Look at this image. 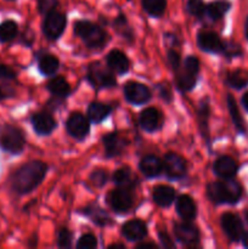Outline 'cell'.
<instances>
[{
  "instance_id": "6da1fadb",
  "label": "cell",
  "mask_w": 248,
  "mask_h": 249,
  "mask_svg": "<svg viewBox=\"0 0 248 249\" xmlns=\"http://www.w3.org/2000/svg\"><path fill=\"white\" fill-rule=\"evenodd\" d=\"M45 163L40 160H32L19 167L10 178L11 190L17 195H26L39 186L45 178Z\"/></svg>"
},
{
  "instance_id": "7a4b0ae2",
  "label": "cell",
  "mask_w": 248,
  "mask_h": 249,
  "mask_svg": "<svg viewBox=\"0 0 248 249\" xmlns=\"http://www.w3.org/2000/svg\"><path fill=\"white\" fill-rule=\"evenodd\" d=\"M209 199L216 204H233L242 196V189L236 181L225 179V181L212 182L207 187Z\"/></svg>"
},
{
  "instance_id": "3957f363",
  "label": "cell",
  "mask_w": 248,
  "mask_h": 249,
  "mask_svg": "<svg viewBox=\"0 0 248 249\" xmlns=\"http://www.w3.org/2000/svg\"><path fill=\"white\" fill-rule=\"evenodd\" d=\"M74 33L85 45L92 49H100L107 43V34L97 24L89 21H77L74 23Z\"/></svg>"
},
{
  "instance_id": "277c9868",
  "label": "cell",
  "mask_w": 248,
  "mask_h": 249,
  "mask_svg": "<svg viewBox=\"0 0 248 249\" xmlns=\"http://www.w3.org/2000/svg\"><path fill=\"white\" fill-rule=\"evenodd\" d=\"M26 139L23 131L12 124L0 128V148L10 155H19L24 150Z\"/></svg>"
},
{
  "instance_id": "5b68a950",
  "label": "cell",
  "mask_w": 248,
  "mask_h": 249,
  "mask_svg": "<svg viewBox=\"0 0 248 249\" xmlns=\"http://www.w3.org/2000/svg\"><path fill=\"white\" fill-rule=\"evenodd\" d=\"M199 71V61L195 56H189L184 61L182 67L177 71V85L181 91H189L196 84L197 73Z\"/></svg>"
},
{
  "instance_id": "8992f818",
  "label": "cell",
  "mask_w": 248,
  "mask_h": 249,
  "mask_svg": "<svg viewBox=\"0 0 248 249\" xmlns=\"http://www.w3.org/2000/svg\"><path fill=\"white\" fill-rule=\"evenodd\" d=\"M109 206L117 213H126L134 204V196L131 189L118 187L109 194Z\"/></svg>"
},
{
  "instance_id": "52a82bcc",
  "label": "cell",
  "mask_w": 248,
  "mask_h": 249,
  "mask_svg": "<svg viewBox=\"0 0 248 249\" xmlns=\"http://www.w3.org/2000/svg\"><path fill=\"white\" fill-rule=\"evenodd\" d=\"M66 17L61 12L53 11L46 15V18L43 24L44 36L50 40H56L60 38L66 27Z\"/></svg>"
},
{
  "instance_id": "ba28073f",
  "label": "cell",
  "mask_w": 248,
  "mask_h": 249,
  "mask_svg": "<svg viewBox=\"0 0 248 249\" xmlns=\"http://www.w3.org/2000/svg\"><path fill=\"white\" fill-rule=\"evenodd\" d=\"M88 80L95 88H112L116 85V79L113 75L105 70L99 62L91 63L88 68Z\"/></svg>"
},
{
  "instance_id": "9c48e42d",
  "label": "cell",
  "mask_w": 248,
  "mask_h": 249,
  "mask_svg": "<svg viewBox=\"0 0 248 249\" xmlns=\"http://www.w3.org/2000/svg\"><path fill=\"white\" fill-rule=\"evenodd\" d=\"M163 170L170 179H180L186 174V162L181 156L169 152L163 158Z\"/></svg>"
},
{
  "instance_id": "30bf717a",
  "label": "cell",
  "mask_w": 248,
  "mask_h": 249,
  "mask_svg": "<svg viewBox=\"0 0 248 249\" xmlns=\"http://www.w3.org/2000/svg\"><path fill=\"white\" fill-rule=\"evenodd\" d=\"M221 228L229 240L237 242L243 237V225L241 219L232 213H225L221 216Z\"/></svg>"
},
{
  "instance_id": "8fae6325",
  "label": "cell",
  "mask_w": 248,
  "mask_h": 249,
  "mask_svg": "<svg viewBox=\"0 0 248 249\" xmlns=\"http://www.w3.org/2000/svg\"><path fill=\"white\" fill-rule=\"evenodd\" d=\"M124 96L126 101L134 105H141L151 99V91L146 85L138 82H129L124 87Z\"/></svg>"
},
{
  "instance_id": "7c38bea8",
  "label": "cell",
  "mask_w": 248,
  "mask_h": 249,
  "mask_svg": "<svg viewBox=\"0 0 248 249\" xmlns=\"http://www.w3.org/2000/svg\"><path fill=\"white\" fill-rule=\"evenodd\" d=\"M67 133L77 140H83L89 134V121L82 113H73L66 123Z\"/></svg>"
},
{
  "instance_id": "4fadbf2b",
  "label": "cell",
  "mask_w": 248,
  "mask_h": 249,
  "mask_svg": "<svg viewBox=\"0 0 248 249\" xmlns=\"http://www.w3.org/2000/svg\"><path fill=\"white\" fill-rule=\"evenodd\" d=\"M197 43L201 50L206 53H223L224 43L220 40L218 34L211 31H202L198 33L197 36Z\"/></svg>"
},
{
  "instance_id": "5bb4252c",
  "label": "cell",
  "mask_w": 248,
  "mask_h": 249,
  "mask_svg": "<svg viewBox=\"0 0 248 249\" xmlns=\"http://www.w3.org/2000/svg\"><path fill=\"white\" fill-rule=\"evenodd\" d=\"M174 233L177 241L186 246L195 245L198 242L199 232L196 226L190 223H177L174 226Z\"/></svg>"
},
{
  "instance_id": "9a60e30c",
  "label": "cell",
  "mask_w": 248,
  "mask_h": 249,
  "mask_svg": "<svg viewBox=\"0 0 248 249\" xmlns=\"http://www.w3.org/2000/svg\"><path fill=\"white\" fill-rule=\"evenodd\" d=\"M32 125H33L34 131L38 135H49V134L53 133L57 124H56V121L51 114L40 112V113H35L32 117Z\"/></svg>"
},
{
  "instance_id": "2e32d148",
  "label": "cell",
  "mask_w": 248,
  "mask_h": 249,
  "mask_svg": "<svg viewBox=\"0 0 248 249\" xmlns=\"http://www.w3.org/2000/svg\"><path fill=\"white\" fill-rule=\"evenodd\" d=\"M122 233L124 237L131 242L143 240L147 235V228L141 220H130L125 223L122 228Z\"/></svg>"
},
{
  "instance_id": "e0dca14e",
  "label": "cell",
  "mask_w": 248,
  "mask_h": 249,
  "mask_svg": "<svg viewBox=\"0 0 248 249\" xmlns=\"http://www.w3.org/2000/svg\"><path fill=\"white\" fill-rule=\"evenodd\" d=\"M213 170L221 179H231L237 173V164L229 156H223L218 158L213 165Z\"/></svg>"
},
{
  "instance_id": "ac0fdd59",
  "label": "cell",
  "mask_w": 248,
  "mask_h": 249,
  "mask_svg": "<svg viewBox=\"0 0 248 249\" xmlns=\"http://www.w3.org/2000/svg\"><path fill=\"white\" fill-rule=\"evenodd\" d=\"M102 141H104L107 157H117V156H119L123 152L124 147L126 145V141L117 133L107 134L106 136H104Z\"/></svg>"
},
{
  "instance_id": "d6986e66",
  "label": "cell",
  "mask_w": 248,
  "mask_h": 249,
  "mask_svg": "<svg viewBox=\"0 0 248 249\" xmlns=\"http://www.w3.org/2000/svg\"><path fill=\"white\" fill-rule=\"evenodd\" d=\"M107 65L112 72L117 74H124L129 70V60L125 53L119 50H112L107 55Z\"/></svg>"
},
{
  "instance_id": "ffe728a7",
  "label": "cell",
  "mask_w": 248,
  "mask_h": 249,
  "mask_svg": "<svg viewBox=\"0 0 248 249\" xmlns=\"http://www.w3.org/2000/svg\"><path fill=\"white\" fill-rule=\"evenodd\" d=\"M177 212L184 220H194L197 214V207L194 199L187 195H182L177 201Z\"/></svg>"
},
{
  "instance_id": "44dd1931",
  "label": "cell",
  "mask_w": 248,
  "mask_h": 249,
  "mask_svg": "<svg viewBox=\"0 0 248 249\" xmlns=\"http://www.w3.org/2000/svg\"><path fill=\"white\" fill-rule=\"evenodd\" d=\"M140 170L147 178L158 177L163 170V162L156 156H145L140 162Z\"/></svg>"
},
{
  "instance_id": "7402d4cb",
  "label": "cell",
  "mask_w": 248,
  "mask_h": 249,
  "mask_svg": "<svg viewBox=\"0 0 248 249\" xmlns=\"http://www.w3.org/2000/svg\"><path fill=\"white\" fill-rule=\"evenodd\" d=\"M160 124V114L153 107L143 109L140 114V125L146 131H155Z\"/></svg>"
},
{
  "instance_id": "603a6c76",
  "label": "cell",
  "mask_w": 248,
  "mask_h": 249,
  "mask_svg": "<svg viewBox=\"0 0 248 249\" xmlns=\"http://www.w3.org/2000/svg\"><path fill=\"white\" fill-rule=\"evenodd\" d=\"M153 201L159 207H168L173 203L175 198V190L167 185H160L153 189Z\"/></svg>"
},
{
  "instance_id": "cb8c5ba5",
  "label": "cell",
  "mask_w": 248,
  "mask_h": 249,
  "mask_svg": "<svg viewBox=\"0 0 248 249\" xmlns=\"http://www.w3.org/2000/svg\"><path fill=\"white\" fill-rule=\"evenodd\" d=\"M111 106L108 105L101 104V102H92L88 108V114H89L90 121L94 123H100L111 113Z\"/></svg>"
},
{
  "instance_id": "d4e9b609",
  "label": "cell",
  "mask_w": 248,
  "mask_h": 249,
  "mask_svg": "<svg viewBox=\"0 0 248 249\" xmlns=\"http://www.w3.org/2000/svg\"><path fill=\"white\" fill-rule=\"evenodd\" d=\"M85 214L91 219L92 223L97 224L100 226H106L111 223V218L108 216V214L104 211V209L100 208L96 204H91V206L87 207L85 208Z\"/></svg>"
},
{
  "instance_id": "484cf974",
  "label": "cell",
  "mask_w": 248,
  "mask_h": 249,
  "mask_svg": "<svg viewBox=\"0 0 248 249\" xmlns=\"http://www.w3.org/2000/svg\"><path fill=\"white\" fill-rule=\"evenodd\" d=\"M18 33V26L14 19H6L0 23V43H10Z\"/></svg>"
},
{
  "instance_id": "4316f807",
  "label": "cell",
  "mask_w": 248,
  "mask_h": 249,
  "mask_svg": "<svg viewBox=\"0 0 248 249\" xmlns=\"http://www.w3.org/2000/svg\"><path fill=\"white\" fill-rule=\"evenodd\" d=\"M113 181L119 187H126V189H133L135 185V177H133V173L129 168L124 167L117 170L113 175Z\"/></svg>"
},
{
  "instance_id": "83f0119b",
  "label": "cell",
  "mask_w": 248,
  "mask_h": 249,
  "mask_svg": "<svg viewBox=\"0 0 248 249\" xmlns=\"http://www.w3.org/2000/svg\"><path fill=\"white\" fill-rule=\"evenodd\" d=\"M48 89L57 97H66L70 95L71 87L62 77H56L48 83Z\"/></svg>"
},
{
  "instance_id": "f1b7e54d",
  "label": "cell",
  "mask_w": 248,
  "mask_h": 249,
  "mask_svg": "<svg viewBox=\"0 0 248 249\" xmlns=\"http://www.w3.org/2000/svg\"><path fill=\"white\" fill-rule=\"evenodd\" d=\"M39 71L43 73L44 75H51L53 73L57 72L58 66H60V62H58L57 58L53 55H43L39 57Z\"/></svg>"
},
{
  "instance_id": "f546056e",
  "label": "cell",
  "mask_w": 248,
  "mask_h": 249,
  "mask_svg": "<svg viewBox=\"0 0 248 249\" xmlns=\"http://www.w3.org/2000/svg\"><path fill=\"white\" fill-rule=\"evenodd\" d=\"M226 82L230 87L235 88V89H242L246 85H248V72L245 70L233 71L228 74Z\"/></svg>"
},
{
  "instance_id": "4dcf8cb0",
  "label": "cell",
  "mask_w": 248,
  "mask_h": 249,
  "mask_svg": "<svg viewBox=\"0 0 248 249\" xmlns=\"http://www.w3.org/2000/svg\"><path fill=\"white\" fill-rule=\"evenodd\" d=\"M230 9V4L226 1H214L211 2L208 6L206 7V12L209 16V18L216 21V19L221 18L226 12Z\"/></svg>"
},
{
  "instance_id": "1f68e13d",
  "label": "cell",
  "mask_w": 248,
  "mask_h": 249,
  "mask_svg": "<svg viewBox=\"0 0 248 249\" xmlns=\"http://www.w3.org/2000/svg\"><path fill=\"white\" fill-rule=\"evenodd\" d=\"M167 1L165 0H142V7L148 15L159 17L164 14Z\"/></svg>"
},
{
  "instance_id": "d6a6232c",
  "label": "cell",
  "mask_w": 248,
  "mask_h": 249,
  "mask_svg": "<svg viewBox=\"0 0 248 249\" xmlns=\"http://www.w3.org/2000/svg\"><path fill=\"white\" fill-rule=\"evenodd\" d=\"M228 107L233 124H235L236 128H237L241 133H243V131H245V125H243L242 117H241L240 112H238V107L237 105H236L235 99H233L231 95H228Z\"/></svg>"
},
{
  "instance_id": "836d02e7",
  "label": "cell",
  "mask_w": 248,
  "mask_h": 249,
  "mask_svg": "<svg viewBox=\"0 0 248 249\" xmlns=\"http://www.w3.org/2000/svg\"><path fill=\"white\" fill-rule=\"evenodd\" d=\"M198 117H199V125H201L202 134L207 138V135H208V118H209V106L207 105V102H201V106H199V111H198Z\"/></svg>"
},
{
  "instance_id": "e575fe53",
  "label": "cell",
  "mask_w": 248,
  "mask_h": 249,
  "mask_svg": "<svg viewBox=\"0 0 248 249\" xmlns=\"http://www.w3.org/2000/svg\"><path fill=\"white\" fill-rule=\"evenodd\" d=\"M187 10L192 16L202 17V15L206 11V6H204L202 0H189L187 2Z\"/></svg>"
},
{
  "instance_id": "d590c367",
  "label": "cell",
  "mask_w": 248,
  "mask_h": 249,
  "mask_svg": "<svg viewBox=\"0 0 248 249\" xmlns=\"http://www.w3.org/2000/svg\"><path fill=\"white\" fill-rule=\"evenodd\" d=\"M96 246H97V240L94 235H91V233L83 235L77 243L78 249H92V248H96Z\"/></svg>"
},
{
  "instance_id": "8d00e7d4",
  "label": "cell",
  "mask_w": 248,
  "mask_h": 249,
  "mask_svg": "<svg viewBox=\"0 0 248 249\" xmlns=\"http://www.w3.org/2000/svg\"><path fill=\"white\" fill-rule=\"evenodd\" d=\"M107 179H108V175L105 170H94L90 175V181L94 186L96 187H102L107 182Z\"/></svg>"
},
{
  "instance_id": "74e56055",
  "label": "cell",
  "mask_w": 248,
  "mask_h": 249,
  "mask_svg": "<svg viewBox=\"0 0 248 249\" xmlns=\"http://www.w3.org/2000/svg\"><path fill=\"white\" fill-rule=\"evenodd\" d=\"M114 27H116V29L119 33L123 34V36L131 39V29L129 28L128 22H126V18L123 15H121V16L114 21Z\"/></svg>"
},
{
  "instance_id": "f35d334b",
  "label": "cell",
  "mask_w": 248,
  "mask_h": 249,
  "mask_svg": "<svg viewBox=\"0 0 248 249\" xmlns=\"http://www.w3.org/2000/svg\"><path fill=\"white\" fill-rule=\"evenodd\" d=\"M72 243V233L68 229H61L57 233V245L61 248H70Z\"/></svg>"
},
{
  "instance_id": "ab89813d",
  "label": "cell",
  "mask_w": 248,
  "mask_h": 249,
  "mask_svg": "<svg viewBox=\"0 0 248 249\" xmlns=\"http://www.w3.org/2000/svg\"><path fill=\"white\" fill-rule=\"evenodd\" d=\"M56 6H57V0H38V10L40 14H50L55 11Z\"/></svg>"
},
{
  "instance_id": "60d3db41",
  "label": "cell",
  "mask_w": 248,
  "mask_h": 249,
  "mask_svg": "<svg viewBox=\"0 0 248 249\" xmlns=\"http://www.w3.org/2000/svg\"><path fill=\"white\" fill-rule=\"evenodd\" d=\"M16 78V72L11 67L0 63V79L2 80H12Z\"/></svg>"
},
{
  "instance_id": "b9f144b4",
  "label": "cell",
  "mask_w": 248,
  "mask_h": 249,
  "mask_svg": "<svg viewBox=\"0 0 248 249\" xmlns=\"http://www.w3.org/2000/svg\"><path fill=\"white\" fill-rule=\"evenodd\" d=\"M168 60H169V65L174 71H177L180 67V56L177 51L169 50L168 53Z\"/></svg>"
},
{
  "instance_id": "7bdbcfd3",
  "label": "cell",
  "mask_w": 248,
  "mask_h": 249,
  "mask_svg": "<svg viewBox=\"0 0 248 249\" xmlns=\"http://www.w3.org/2000/svg\"><path fill=\"white\" fill-rule=\"evenodd\" d=\"M34 41V33L29 28L24 29V32L21 36V43H23L26 46H31Z\"/></svg>"
},
{
  "instance_id": "ee69618b",
  "label": "cell",
  "mask_w": 248,
  "mask_h": 249,
  "mask_svg": "<svg viewBox=\"0 0 248 249\" xmlns=\"http://www.w3.org/2000/svg\"><path fill=\"white\" fill-rule=\"evenodd\" d=\"M223 53L228 56H237L241 53V50L236 44H224Z\"/></svg>"
},
{
  "instance_id": "f6af8a7d",
  "label": "cell",
  "mask_w": 248,
  "mask_h": 249,
  "mask_svg": "<svg viewBox=\"0 0 248 249\" xmlns=\"http://www.w3.org/2000/svg\"><path fill=\"white\" fill-rule=\"evenodd\" d=\"M159 240L164 248H174V243H173V241L170 240V237L168 236V233L165 232V231H160Z\"/></svg>"
},
{
  "instance_id": "bcb514c9",
  "label": "cell",
  "mask_w": 248,
  "mask_h": 249,
  "mask_svg": "<svg viewBox=\"0 0 248 249\" xmlns=\"http://www.w3.org/2000/svg\"><path fill=\"white\" fill-rule=\"evenodd\" d=\"M159 94H160V97H162L163 100H165L167 102H169L170 100H172V94H170L169 88H168L165 84L159 85Z\"/></svg>"
},
{
  "instance_id": "7dc6e473",
  "label": "cell",
  "mask_w": 248,
  "mask_h": 249,
  "mask_svg": "<svg viewBox=\"0 0 248 249\" xmlns=\"http://www.w3.org/2000/svg\"><path fill=\"white\" fill-rule=\"evenodd\" d=\"M11 96H14V90L10 89V88L1 87V85H0V101Z\"/></svg>"
},
{
  "instance_id": "c3c4849f",
  "label": "cell",
  "mask_w": 248,
  "mask_h": 249,
  "mask_svg": "<svg viewBox=\"0 0 248 249\" xmlns=\"http://www.w3.org/2000/svg\"><path fill=\"white\" fill-rule=\"evenodd\" d=\"M138 248H156V246L153 243H141V245L138 246Z\"/></svg>"
},
{
  "instance_id": "681fc988",
  "label": "cell",
  "mask_w": 248,
  "mask_h": 249,
  "mask_svg": "<svg viewBox=\"0 0 248 249\" xmlns=\"http://www.w3.org/2000/svg\"><path fill=\"white\" fill-rule=\"evenodd\" d=\"M242 104H243V106H245V108L248 111V92H246V94L243 95Z\"/></svg>"
},
{
  "instance_id": "f907efd6",
  "label": "cell",
  "mask_w": 248,
  "mask_h": 249,
  "mask_svg": "<svg viewBox=\"0 0 248 249\" xmlns=\"http://www.w3.org/2000/svg\"><path fill=\"white\" fill-rule=\"evenodd\" d=\"M242 241H243V245H245V247L248 248V232L243 233Z\"/></svg>"
},
{
  "instance_id": "816d5d0a",
  "label": "cell",
  "mask_w": 248,
  "mask_h": 249,
  "mask_svg": "<svg viewBox=\"0 0 248 249\" xmlns=\"http://www.w3.org/2000/svg\"><path fill=\"white\" fill-rule=\"evenodd\" d=\"M109 248H111V249H113V248H121V249H123L124 246H123V245H112V246H109Z\"/></svg>"
},
{
  "instance_id": "f5cc1de1",
  "label": "cell",
  "mask_w": 248,
  "mask_h": 249,
  "mask_svg": "<svg viewBox=\"0 0 248 249\" xmlns=\"http://www.w3.org/2000/svg\"><path fill=\"white\" fill-rule=\"evenodd\" d=\"M245 33H246V36H247V39H248V17H247V21H246V27H245Z\"/></svg>"
},
{
  "instance_id": "db71d44e",
  "label": "cell",
  "mask_w": 248,
  "mask_h": 249,
  "mask_svg": "<svg viewBox=\"0 0 248 249\" xmlns=\"http://www.w3.org/2000/svg\"><path fill=\"white\" fill-rule=\"evenodd\" d=\"M246 219H247V221H248V209H247V212H246Z\"/></svg>"
}]
</instances>
